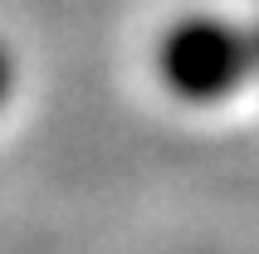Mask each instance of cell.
I'll return each mask as SVG.
<instances>
[{"mask_svg": "<svg viewBox=\"0 0 259 254\" xmlns=\"http://www.w3.org/2000/svg\"><path fill=\"white\" fill-rule=\"evenodd\" d=\"M152 73L176 103L191 108L230 103L235 93H245L249 78H259L254 29L205 10L176 15L152 44Z\"/></svg>", "mask_w": 259, "mask_h": 254, "instance_id": "obj_1", "label": "cell"}, {"mask_svg": "<svg viewBox=\"0 0 259 254\" xmlns=\"http://www.w3.org/2000/svg\"><path fill=\"white\" fill-rule=\"evenodd\" d=\"M15 83H20V64H15V54H10V44L0 39V108L15 98Z\"/></svg>", "mask_w": 259, "mask_h": 254, "instance_id": "obj_2", "label": "cell"}, {"mask_svg": "<svg viewBox=\"0 0 259 254\" xmlns=\"http://www.w3.org/2000/svg\"><path fill=\"white\" fill-rule=\"evenodd\" d=\"M249 29H254V59H259V20H254V25H249Z\"/></svg>", "mask_w": 259, "mask_h": 254, "instance_id": "obj_3", "label": "cell"}]
</instances>
